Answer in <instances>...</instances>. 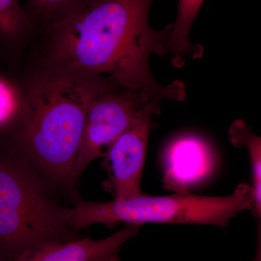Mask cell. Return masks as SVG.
Segmentation results:
<instances>
[{
  "mask_svg": "<svg viewBox=\"0 0 261 261\" xmlns=\"http://www.w3.org/2000/svg\"><path fill=\"white\" fill-rule=\"evenodd\" d=\"M154 0H96L43 33L41 62L68 69L111 77L124 88L142 90L158 113L163 99L181 102V81L162 85L149 68L152 54H167L172 24L161 31L149 25Z\"/></svg>",
  "mask_w": 261,
  "mask_h": 261,
  "instance_id": "cell-1",
  "label": "cell"
},
{
  "mask_svg": "<svg viewBox=\"0 0 261 261\" xmlns=\"http://www.w3.org/2000/svg\"><path fill=\"white\" fill-rule=\"evenodd\" d=\"M119 87H123L111 77L40 61L22 84L21 111L7 135L13 145L8 148L47 181L70 188L77 181L87 110L98 96Z\"/></svg>",
  "mask_w": 261,
  "mask_h": 261,
  "instance_id": "cell-2",
  "label": "cell"
},
{
  "mask_svg": "<svg viewBox=\"0 0 261 261\" xmlns=\"http://www.w3.org/2000/svg\"><path fill=\"white\" fill-rule=\"evenodd\" d=\"M65 209L48 195L40 176L21 156L0 149V255L8 261L51 242L82 238Z\"/></svg>",
  "mask_w": 261,
  "mask_h": 261,
  "instance_id": "cell-3",
  "label": "cell"
},
{
  "mask_svg": "<svg viewBox=\"0 0 261 261\" xmlns=\"http://www.w3.org/2000/svg\"><path fill=\"white\" fill-rule=\"evenodd\" d=\"M252 207L251 187L241 184L232 194L224 197L142 194L109 202L80 200L71 208L65 209V215L68 226L76 231L94 224L119 223L139 227L147 223H158L212 225L224 228L240 213Z\"/></svg>",
  "mask_w": 261,
  "mask_h": 261,
  "instance_id": "cell-4",
  "label": "cell"
},
{
  "mask_svg": "<svg viewBox=\"0 0 261 261\" xmlns=\"http://www.w3.org/2000/svg\"><path fill=\"white\" fill-rule=\"evenodd\" d=\"M149 110L159 115L142 90L119 87L98 96L87 110L77 157V179L118 137Z\"/></svg>",
  "mask_w": 261,
  "mask_h": 261,
  "instance_id": "cell-5",
  "label": "cell"
},
{
  "mask_svg": "<svg viewBox=\"0 0 261 261\" xmlns=\"http://www.w3.org/2000/svg\"><path fill=\"white\" fill-rule=\"evenodd\" d=\"M153 114L152 110L147 111L103 154L109 173L108 187L116 200L132 198L142 194L141 180Z\"/></svg>",
  "mask_w": 261,
  "mask_h": 261,
  "instance_id": "cell-6",
  "label": "cell"
},
{
  "mask_svg": "<svg viewBox=\"0 0 261 261\" xmlns=\"http://www.w3.org/2000/svg\"><path fill=\"white\" fill-rule=\"evenodd\" d=\"M139 228L127 225V227L102 240L81 238L51 242L24 252L14 261H98L118 255L122 245L137 234Z\"/></svg>",
  "mask_w": 261,
  "mask_h": 261,
  "instance_id": "cell-7",
  "label": "cell"
},
{
  "mask_svg": "<svg viewBox=\"0 0 261 261\" xmlns=\"http://www.w3.org/2000/svg\"><path fill=\"white\" fill-rule=\"evenodd\" d=\"M204 0H178L177 17L172 23L168 44L167 54L171 64L181 68L187 60L200 59L203 56L204 47L190 41V30Z\"/></svg>",
  "mask_w": 261,
  "mask_h": 261,
  "instance_id": "cell-8",
  "label": "cell"
},
{
  "mask_svg": "<svg viewBox=\"0 0 261 261\" xmlns=\"http://www.w3.org/2000/svg\"><path fill=\"white\" fill-rule=\"evenodd\" d=\"M34 32L18 0H0V57L9 59Z\"/></svg>",
  "mask_w": 261,
  "mask_h": 261,
  "instance_id": "cell-9",
  "label": "cell"
},
{
  "mask_svg": "<svg viewBox=\"0 0 261 261\" xmlns=\"http://www.w3.org/2000/svg\"><path fill=\"white\" fill-rule=\"evenodd\" d=\"M96 0H28L25 8L34 32H45Z\"/></svg>",
  "mask_w": 261,
  "mask_h": 261,
  "instance_id": "cell-10",
  "label": "cell"
},
{
  "mask_svg": "<svg viewBox=\"0 0 261 261\" xmlns=\"http://www.w3.org/2000/svg\"><path fill=\"white\" fill-rule=\"evenodd\" d=\"M231 142L237 147H246L251 163L252 207L257 221L261 219V140L243 121L233 122L229 130Z\"/></svg>",
  "mask_w": 261,
  "mask_h": 261,
  "instance_id": "cell-11",
  "label": "cell"
},
{
  "mask_svg": "<svg viewBox=\"0 0 261 261\" xmlns=\"http://www.w3.org/2000/svg\"><path fill=\"white\" fill-rule=\"evenodd\" d=\"M23 103L22 85L0 73V136L9 133L18 121Z\"/></svg>",
  "mask_w": 261,
  "mask_h": 261,
  "instance_id": "cell-12",
  "label": "cell"
},
{
  "mask_svg": "<svg viewBox=\"0 0 261 261\" xmlns=\"http://www.w3.org/2000/svg\"><path fill=\"white\" fill-rule=\"evenodd\" d=\"M98 261H118V255H112V256H108L100 259Z\"/></svg>",
  "mask_w": 261,
  "mask_h": 261,
  "instance_id": "cell-13",
  "label": "cell"
},
{
  "mask_svg": "<svg viewBox=\"0 0 261 261\" xmlns=\"http://www.w3.org/2000/svg\"><path fill=\"white\" fill-rule=\"evenodd\" d=\"M0 261H8V260H6V259L5 258V257H3L1 255H0Z\"/></svg>",
  "mask_w": 261,
  "mask_h": 261,
  "instance_id": "cell-14",
  "label": "cell"
}]
</instances>
